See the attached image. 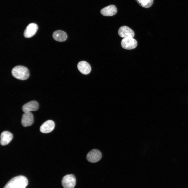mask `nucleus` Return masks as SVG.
<instances>
[{"label":"nucleus","mask_w":188,"mask_h":188,"mask_svg":"<svg viewBox=\"0 0 188 188\" xmlns=\"http://www.w3.org/2000/svg\"><path fill=\"white\" fill-rule=\"evenodd\" d=\"M28 183V180L26 177L18 176L11 179L3 188H25Z\"/></svg>","instance_id":"1"},{"label":"nucleus","mask_w":188,"mask_h":188,"mask_svg":"<svg viewBox=\"0 0 188 188\" xmlns=\"http://www.w3.org/2000/svg\"><path fill=\"white\" fill-rule=\"evenodd\" d=\"M11 74L14 77L21 80L27 79L30 75L28 69L22 66H18L14 67L12 70Z\"/></svg>","instance_id":"2"},{"label":"nucleus","mask_w":188,"mask_h":188,"mask_svg":"<svg viewBox=\"0 0 188 188\" xmlns=\"http://www.w3.org/2000/svg\"><path fill=\"white\" fill-rule=\"evenodd\" d=\"M62 184L64 188H74L76 184V178L73 174H67L62 178Z\"/></svg>","instance_id":"3"},{"label":"nucleus","mask_w":188,"mask_h":188,"mask_svg":"<svg viewBox=\"0 0 188 188\" xmlns=\"http://www.w3.org/2000/svg\"><path fill=\"white\" fill-rule=\"evenodd\" d=\"M137 45L136 40L132 37L124 38L121 42L122 47L126 49L131 50L135 48Z\"/></svg>","instance_id":"4"},{"label":"nucleus","mask_w":188,"mask_h":188,"mask_svg":"<svg viewBox=\"0 0 188 188\" xmlns=\"http://www.w3.org/2000/svg\"><path fill=\"white\" fill-rule=\"evenodd\" d=\"M102 156V154L99 151L96 149H94L87 154L86 158L89 162L95 163L99 161L101 159Z\"/></svg>","instance_id":"5"},{"label":"nucleus","mask_w":188,"mask_h":188,"mask_svg":"<svg viewBox=\"0 0 188 188\" xmlns=\"http://www.w3.org/2000/svg\"><path fill=\"white\" fill-rule=\"evenodd\" d=\"M119 36L122 38H133L134 36V31L129 27L126 26L121 27L118 31Z\"/></svg>","instance_id":"6"},{"label":"nucleus","mask_w":188,"mask_h":188,"mask_svg":"<svg viewBox=\"0 0 188 188\" xmlns=\"http://www.w3.org/2000/svg\"><path fill=\"white\" fill-rule=\"evenodd\" d=\"M38 29L37 24L34 23L29 24L26 28L24 36L26 38H30L33 36L36 33Z\"/></svg>","instance_id":"7"},{"label":"nucleus","mask_w":188,"mask_h":188,"mask_svg":"<svg viewBox=\"0 0 188 188\" xmlns=\"http://www.w3.org/2000/svg\"><path fill=\"white\" fill-rule=\"evenodd\" d=\"M33 116L31 112L24 113L22 115L21 123L22 126L24 127L30 126L33 122Z\"/></svg>","instance_id":"8"},{"label":"nucleus","mask_w":188,"mask_h":188,"mask_svg":"<svg viewBox=\"0 0 188 188\" xmlns=\"http://www.w3.org/2000/svg\"><path fill=\"white\" fill-rule=\"evenodd\" d=\"M55 124L51 120H48L43 123L40 127V131L43 133H47L52 131L54 128Z\"/></svg>","instance_id":"9"},{"label":"nucleus","mask_w":188,"mask_h":188,"mask_svg":"<svg viewBox=\"0 0 188 188\" xmlns=\"http://www.w3.org/2000/svg\"><path fill=\"white\" fill-rule=\"evenodd\" d=\"M38 108L39 104L38 102L35 101H32L24 104L22 109L24 113H27L36 111Z\"/></svg>","instance_id":"10"},{"label":"nucleus","mask_w":188,"mask_h":188,"mask_svg":"<svg viewBox=\"0 0 188 188\" xmlns=\"http://www.w3.org/2000/svg\"><path fill=\"white\" fill-rule=\"evenodd\" d=\"M100 12L101 14L104 16H111L116 14L117 9L114 5H111L102 8Z\"/></svg>","instance_id":"11"},{"label":"nucleus","mask_w":188,"mask_h":188,"mask_svg":"<svg viewBox=\"0 0 188 188\" xmlns=\"http://www.w3.org/2000/svg\"><path fill=\"white\" fill-rule=\"evenodd\" d=\"M13 138L12 134L8 131L2 132L1 135L0 143L2 145L8 144L11 141Z\"/></svg>","instance_id":"12"},{"label":"nucleus","mask_w":188,"mask_h":188,"mask_svg":"<svg viewBox=\"0 0 188 188\" xmlns=\"http://www.w3.org/2000/svg\"><path fill=\"white\" fill-rule=\"evenodd\" d=\"M78 69L80 72L84 74H87L90 72L91 67L89 64L85 61H81L77 65Z\"/></svg>","instance_id":"13"},{"label":"nucleus","mask_w":188,"mask_h":188,"mask_svg":"<svg viewBox=\"0 0 188 188\" xmlns=\"http://www.w3.org/2000/svg\"><path fill=\"white\" fill-rule=\"evenodd\" d=\"M53 38L56 40L62 42L65 41L67 37L66 32L61 30H57L53 33L52 35Z\"/></svg>","instance_id":"14"},{"label":"nucleus","mask_w":188,"mask_h":188,"mask_svg":"<svg viewBox=\"0 0 188 188\" xmlns=\"http://www.w3.org/2000/svg\"><path fill=\"white\" fill-rule=\"evenodd\" d=\"M153 2V0H138L137 2L140 6L148 8L152 5Z\"/></svg>","instance_id":"15"},{"label":"nucleus","mask_w":188,"mask_h":188,"mask_svg":"<svg viewBox=\"0 0 188 188\" xmlns=\"http://www.w3.org/2000/svg\"><path fill=\"white\" fill-rule=\"evenodd\" d=\"M137 2L138 1V0H135Z\"/></svg>","instance_id":"16"}]
</instances>
